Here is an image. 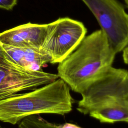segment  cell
I'll list each match as a JSON object with an SVG mask.
<instances>
[{
  "label": "cell",
  "instance_id": "6da1fadb",
  "mask_svg": "<svg viewBox=\"0 0 128 128\" xmlns=\"http://www.w3.org/2000/svg\"><path fill=\"white\" fill-rule=\"evenodd\" d=\"M80 94V113L102 123H128V70L112 66Z\"/></svg>",
  "mask_w": 128,
  "mask_h": 128
},
{
  "label": "cell",
  "instance_id": "30bf717a",
  "mask_svg": "<svg viewBox=\"0 0 128 128\" xmlns=\"http://www.w3.org/2000/svg\"><path fill=\"white\" fill-rule=\"evenodd\" d=\"M17 4V0H0V8L6 10H12Z\"/></svg>",
  "mask_w": 128,
  "mask_h": 128
},
{
  "label": "cell",
  "instance_id": "8992f818",
  "mask_svg": "<svg viewBox=\"0 0 128 128\" xmlns=\"http://www.w3.org/2000/svg\"><path fill=\"white\" fill-rule=\"evenodd\" d=\"M58 78L57 74L28 70L0 57V100L34 90Z\"/></svg>",
  "mask_w": 128,
  "mask_h": 128
},
{
  "label": "cell",
  "instance_id": "8fae6325",
  "mask_svg": "<svg viewBox=\"0 0 128 128\" xmlns=\"http://www.w3.org/2000/svg\"><path fill=\"white\" fill-rule=\"evenodd\" d=\"M56 127L57 128H82L76 124L69 122H66L60 124H56Z\"/></svg>",
  "mask_w": 128,
  "mask_h": 128
},
{
  "label": "cell",
  "instance_id": "7a4b0ae2",
  "mask_svg": "<svg viewBox=\"0 0 128 128\" xmlns=\"http://www.w3.org/2000/svg\"><path fill=\"white\" fill-rule=\"evenodd\" d=\"M116 54L104 32L96 30L58 63L57 74L72 91L80 94L112 66Z\"/></svg>",
  "mask_w": 128,
  "mask_h": 128
},
{
  "label": "cell",
  "instance_id": "ba28073f",
  "mask_svg": "<svg viewBox=\"0 0 128 128\" xmlns=\"http://www.w3.org/2000/svg\"><path fill=\"white\" fill-rule=\"evenodd\" d=\"M2 46L6 59L28 70H42V66L52 61L50 55L42 48Z\"/></svg>",
  "mask_w": 128,
  "mask_h": 128
},
{
  "label": "cell",
  "instance_id": "2e32d148",
  "mask_svg": "<svg viewBox=\"0 0 128 128\" xmlns=\"http://www.w3.org/2000/svg\"></svg>",
  "mask_w": 128,
  "mask_h": 128
},
{
  "label": "cell",
  "instance_id": "3957f363",
  "mask_svg": "<svg viewBox=\"0 0 128 128\" xmlns=\"http://www.w3.org/2000/svg\"><path fill=\"white\" fill-rule=\"evenodd\" d=\"M72 102L70 87L58 78L34 90L0 100V121L16 124L32 115H64L72 110Z\"/></svg>",
  "mask_w": 128,
  "mask_h": 128
},
{
  "label": "cell",
  "instance_id": "9a60e30c",
  "mask_svg": "<svg viewBox=\"0 0 128 128\" xmlns=\"http://www.w3.org/2000/svg\"><path fill=\"white\" fill-rule=\"evenodd\" d=\"M0 128H2V127L0 126Z\"/></svg>",
  "mask_w": 128,
  "mask_h": 128
},
{
  "label": "cell",
  "instance_id": "52a82bcc",
  "mask_svg": "<svg viewBox=\"0 0 128 128\" xmlns=\"http://www.w3.org/2000/svg\"><path fill=\"white\" fill-rule=\"evenodd\" d=\"M48 24L28 22L0 33L1 44L41 48L46 38Z\"/></svg>",
  "mask_w": 128,
  "mask_h": 128
},
{
  "label": "cell",
  "instance_id": "277c9868",
  "mask_svg": "<svg viewBox=\"0 0 128 128\" xmlns=\"http://www.w3.org/2000/svg\"><path fill=\"white\" fill-rule=\"evenodd\" d=\"M92 13L116 53L128 46V14L118 0H81Z\"/></svg>",
  "mask_w": 128,
  "mask_h": 128
},
{
  "label": "cell",
  "instance_id": "4fadbf2b",
  "mask_svg": "<svg viewBox=\"0 0 128 128\" xmlns=\"http://www.w3.org/2000/svg\"><path fill=\"white\" fill-rule=\"evenodd\" d=\"M0 57L6 58V54L3 49L2 44L0 43Z\"/></svg>",
  "mask_w": 128,
  "mask_h": 128
},
{
  "label": "cell",
  "instance_id": "9c48e42d",
  "mask_svg": "<svg viewBox=\"0 0 128 128\" xmlns=\"http://www.w3.org/2000/svg\"><path fill=\"white\" fill-rule=\"evenodd\" d=\"M18 124L19 128H57L56 124L50 122L37 115L27 116Z\"/></svg>",
  "mask_w": 128,
  "mask_h": 128
},
{
  "label": "cell",
  "instance_id": "7c38bea8",
  "mask_svg": "<svg viewBox=\"0 0 128 128\" xmlns=\"http://www.w3.org/2000/svg\"><path fill=\"white\" fill-rule=\"evenodd\" d=\"M122 58L124 62L128 64V46L122 50Z\"/></svg>",
  "mask_w": 128,
  "mask_h": 128
},
{
  "label": "cell",
  "instance_id": "5b68a950",
  "mask_svg": "<svg viewBox=\"0 0 128 128\" xmlns=\"http://www.w3.org/2000/svg\"><path fill=\"white\" fill-rule=\"evenodd\" d=\"M86 32V28L80 21L67 17L59 18L48 24L41 48L50 55L51 64H58L78 48Z\"/></svg>",
  "mask_w": 128,
  "mask_h": 128
},
{
  "label": "cell",
  "instance_id": "5bb4252c",
  "mask_svg": "<svg viewBox=\"0 0 128 128\" xmlns=\"http://www.w3.org/2000/svg\"><path fill=\"white\" fill-rule=\"evenodd\" d=\"M124 0V2H126V6H127L128 7V0Z\"/></svg>",
  "mask_w": 128,
  "mask_h": 128
}]
</instances>
